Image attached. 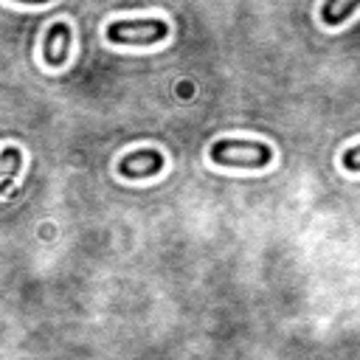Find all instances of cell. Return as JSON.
I'll list each match as a JSON object with an SVG mask.
<instances>
[{"mask_svg": "<svg viewBox=\"0 0 360 360\" xmlns=\"http://www.w3.org/2000/svg\"><path fill=\"white\" fill-rule=\"evenodd\" d=\"M211 160L219 166H231V169H264L273 160V149L262 141L228 138L211 146Z\"/></svg>", "mask_w": 360, "mask_h": 360, "instance_id": "1", "label": "cell"}, {"mask_svg": "<svg viewBox=\"0 0 360 360\" xmlns=\"http://www.w3.org/2000/svg\"><path fill=\"white\" fill-rule=\"evenodd\" d=\"M169 37V22L160 17H143V20H118L110 22L107 39L112 45H158Z\"/></svg>", "mask_w": 360, "mask_h": 360, "instance_id": "2", "label": "cell"}, {"mask_svg": "<svg viewBox=\"0 0 360 360\" xmlns=\"http://www.w3.org/2000/svg\"><path fill=\"white\" fill-rule=\"evenodd\" d=\"M160 169H163V155L158 149H135L118 160V174L127 180H143L158 174Z\"/></svg>", "mask_w": 360, "mask_h": 360, "instance_id": "3", "label": "cell"}, {"mask_svg": "<svg viewBox=\"0 0 360 360\" xmlns=\"http://www.w3.org/2000/svg\"><path fill=\"white\" fill-rule=\"evenodd\" d=\"M68 53H70V28H68V22H53L45 31L42 59L48 68H62L68 62Z\"/></svg>", "mask_w": 360, "mask_h": 360, "instance_id": "4", "label": "cell"}, {"mask_svg": "<svg viewBox=\"0 0 360 360\" xmlns=\"http://www.w3.org/2000/svg\"><path fill=\"white\" fill-rule=\"evenodd\" d=\"M357 8H360V0H323L321 3V22L323 25H343Z\"/></svg>", "mask_w": 360, "mask_h": 360, "instance_id": "5", "label": "cell"}, {"mask_svg": "<svg viewBox=\"0 0 360 360\" xmlns=\"http://www.w3.org/2000/svg\"><path fill=\"white\" fill-rule=\"evenodd\" d=\"M20 169H22V152L14 149V146H8V149L0 155V194L8 191V186H11V180L20 174Z\"/></svg>", "mask_w": 360, "mask_h": 360, "instance_id": "6", "label": "cell"}, {"mask_svg": "<svg viewBox=\"0 0 360 360\" xmlns=\"http://www.w3.org/2000/svg\"><path fill=\"white\" fill-rule=\"evenodd\" d=\"M340 160H343V169L346 172H360V143L352 146V149H346Z\"/></svg>", "mask_w": 360, "mask_h": 360, "instance_id": "7", "label": "cell"}, {"mask_svg": "<svg viewBox=\"0 0 360 360\" xmlns=\"http://www.w3.org/2000/svg\"><path fill=\"white\" fill-rule=\"evenodd\" d=\"M17 3H48V0H17Z\"/></svg>", "mask_w": 360, "mask_h": 360, "instance_id": "8", "label": "cell"}]
</instances>
